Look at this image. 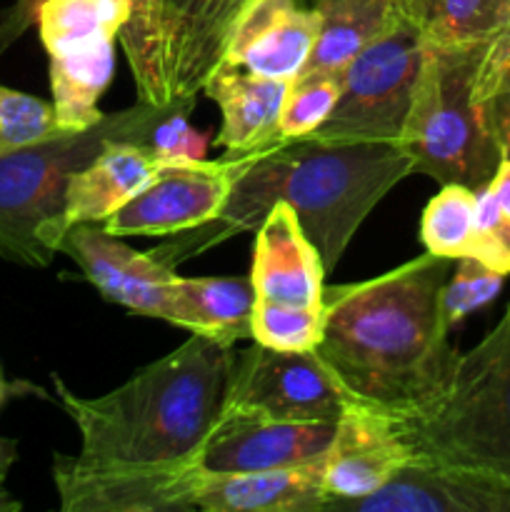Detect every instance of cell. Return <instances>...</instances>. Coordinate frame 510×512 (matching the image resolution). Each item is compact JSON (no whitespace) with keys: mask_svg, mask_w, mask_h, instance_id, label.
<instances>
[{"mask_svg":"<svg viewBox=\"0 0 510 512\" xmlns=\"http://www.w3.org/2000/svg\"><path fill=\"white\" fill-rule=\"evenodd\" d=\"M15 460H18V443L0 435V483H5V475L10 473Z\"/></svg>","mask_w":510,"mask_h":512,"instance_id":"cell-35","label":"cell"},{"mask_svg":"<svg viewBox=\"0 0 510 512\" xmlns=\"http://www.w3.org/2000/svg\"><path fill=\"white\" fill-rule=\"evenodd\" d=\"M425 45L420 30L403 13L388 33L350 60L340 75L343 88L333 113L308 138L400 143Z\"/></svg>","mask_w":510,"mask_h":512,"instance_id":"cell-8","label":"cell"},{"mask_svg":"<svg viewBox=\"0 0 510 512\" xmlns=\"http://www.w3.org/2000/svg\"><path fill=\"white\" fill-rule=\"evenodd\" d=\"M125 3L130 15L118 40L128 58L138 100L148 105L175 103L170 93L168 63H165L160 0H125Z\"/></svg>","mask_w":510,"mask_h":512,"instance_id":"cell-25","label":"cell"},{"mask_svg":"<svg viewBox=\"0 0 510 512\" xmlns=\"http://www.w3.org/2000/svg\"><path fill=\"white\" fill-rule=\"evenodd\" d=\"M250 338L263 348L305 353L318 348L323 338V308L273 303L255 298Z\"/></svg>","mask_w":510,"mask_h":512,"instance_id":"cell-27","label":"cell"},{"mask_svg":"<svg viewBox=\"0 0 510 512\" xmlns=\"http://www.w3.org/2000/svg\"><path fill=\"white\" fill-rule=\"evenodd\" d=\"M338 423L280 420L238 405H225L198 453L208 473H268L325 458Z\"/></svg>","mask_w":510,"mask_h":512,"instance_id":"cell-13","label":"cell"},{"mask_svg":"<svg viewBox=\"0 0 510 512\" xmlns=\"http://www.w3.org/2000/svg\"><path fill=\"white\" fill-rule=\"evenodd\" d=\"M413 173V158L395 140H275L245 168L208 225L175 235L153 250L168 268L258 230L275 203H288L325 273L335 270L370 210Z\"/></svg>","mask_w":510,"mask_h":512,"instance_id":"cell-1","label":"cell"},{"mask_svg":"<svg viewBox=\"0 0 510 512\" xmlns=\"http://www.w3.org/2000/svg\"><path fill=\"white\" fill-rule=\"evenodd\" d=\"M58 128L53 103L0 85V153L35 143Z\"/></svg>","mask_w":510,"mask_h":512,"instance_id":"cell-31","label":"cell"},{"mask_svg":"<svg viewBox=\"0 0 510 512\" xmlns=\"http://www.w3.org/2000/svg\"><path fill=\"white\" fill-rule=\"evenodd\" d=\"M500 38H510V23H508V28H505L503 33H500Z\"/></svg>","mask_w":510,"mask_h":512,"instance_id":"cell-40","label":"cell"},{"mask_svg":"<svg viewBox=\"0 0 510 512\" xmlns=\"http://www.w3.org/2000/svg\"><path fill=\"white\" fill-rule=\"evenodd\" d=\"M315 35L318 15L303 0H248L230 25L218 68L295 80L308 65Z\"/></svg>","mask_w":510,"mask_h":512,"instance_id":"cell-14","label":"cell"},{"mask_svg":"<svg viewBox=\"0 0 510 512\" xmlns=\"http://www.w3.org/2000/svg\"><path fill=\"white\" fill-rule=\"evenodd\" d=\"M455 263L453 278L443 288V313L450 328L495 300L505 278L478 258H460Z\"/></svg>","mask_w":510,"mask_h":512,"instance_id":"cell-32","label":"cell"},{"mask_svg":"<svg viewBox=\"0 0 510 512\" xmlns=\"http://www.w3.org/2000/svg\"><path fill=\"white\" fill-rule=\"evenodd\" d=\"M125 0H43L40 40L50 60V103L60 130L98 123L100 98L113 80L115 40L128 23Z\"/></svg>","mask_w":510,"mask_h":512,"instance_id":"cell-7","label":"cell"},{"mask_svg":"<svg viewBox=\"0 0 510 512\" xmlns=\"http://www.w3.org/2000/svg\"><path fill=\"white\" fill-rule=\"evenodd\" d=\"M288 88L290 80L263 78L245 70H213L203 93L223 113L215 143L225 150V158L248 155L280 140L278 123Z\"/></svg>","mask_w":510,"mask_h":512,"instance_id":"cell-21","label":"cell"},{"mask_svg":"<svg viewBox=\"0 0 510 512\" xmlns=\"http://www.w3.org/2000/svg\"><path fill=\"white\" fill-rule=\"evenodd\" d=\"M450 263L423 253L378 278L323 290L315 353L350 398L398 413L443 388L458 358L443 313Z\"/></svg>","mask_w":510,"mask_h":512,"instance_id":"cell-2","label":"cell"},{"mask_svg":"<svg viewBox=\"0 0 510 512\" xmlns=\"http://www.w3.org/2000/svg\"><path fill=\"white\" fill-rule=\"evenodd\" d=\"M233 363L230 345L190 333L100 398H80L53 375L58 400L80 430L78 458L93 465L195 463L228 405Z\"/></svg>","mask_w":510,"mask_h":512,"instance_id":"cell-3","label":"cell"},{"mask_svg":"<svg viewBox=\"0 0 510 512\" xmlns=\"http://www.w3.org/2000/svg\"><path fill=\"white\" fill-rule=\"evenodd\" d=\"M478 228V190L468 185H440V193L425 205L420 220V240L438 258H473Z\"/></svg>","mask_w":510,"mask_h":512,"instance_id":"cell-26","label":"cell"},{"mask_svg":"<svg viewBox=\"0 0 510 512\" xmlns=\"http://www.w3.org/2000/svg\"><path fill=\"white\" fill-rule=\"evenodd\" d=\"M333 512H510V478L448 463H408Z\"/></svg>","mask_w":510,"mask_h":512,"instance_id":"cell-15","label":"cell"},{"mask_svg":"<svg viewBox=\"0 0 510 512\" xmlns=\"http://www.w3.org/2000/svg\"><path fill=\"white\" fill-rule=\"evenodd\" d=\"M350 403L353 398L315 350L288 353L255 343L253 348L235 353L228 405L258 410L280 420L338 423Z\"/></svg>","mask_w":510,"mask_h":512,"instance_id":"cell-10","label":"cell"},{"mask_svg":"<svg viewBox=\"0 0 510 512\" xmlns=\"http://www.w3.org/2000/svg\"><path fill=\"white\" fill-rule=\"evenodd\" d=\"M175 293L185 313V330L208 335L233 348L250 338L255 290L248 278H180Z\"/></svg>","mask_w":510,"mask_h":512,"instance_id":"cell-23","label":"cell"},{"mask_svg":"<svg viewBox=\"0 0 510 512\" xmlns=\"http://www.w3.org/2000/svg\"><path fill=\"white\" fill-rule=\"evenodd\" d=\"M58 253L75 260L105 300L130 313L185 328V313L175 293V270L150 253L128 248L98 223H75L60 235Z\"/></svg>","mask_w":510,"mask_h":512,"instance_id":"cell-12","label":"cell"},{"mask_svg":"<svg viewBox=\"0 0 510 512\" xmlns=\"http://www.w3.org/2000/svg\"><path fill=\"white\" fill-rule=\"evenodd\" d=\"M473 258L500 275H510V158H505L490 183L478 190Z\"/></svg>","mask_w":510,"mask_h":512,"instance_id":"cell-28","label":"cell"},{"mask_svg":"<svg viewBox=\"0 0 510 512\" xmlns=\"http://www.w3.org/2000/svg\"><path fill=\"white\" fill-rule=\"evenodd\" d=\"M245 3H248V0H235V8H238V13H240V8H243Z\"/></svg>","mask_w":510,"mask_h":512,"instance_id":"cell-39","label":"cell"},{"mask_svg":"<svg viewBox=\"0 0 510 512\" xmlns=\"http://www.w3.org/2000/svg\"><path fill=\"white\" fill-rule=\"evenodd\" d=\"M500 3H503V13H505V28H508V23H510V0H500ZM503 28V30H505ZM500 35V33H498Z\"/></svg>","mask_w":510,"mask_h":512,"instance_id":"cell-38","label":"cell"},{"mask_svg":"<svg viewBox=\"0 0 510 512\" xmlns=\"http://www.w3.org/2000/svg\"><path fill=\"white\" fill-rule=\"evenodd\" d=\"M490 43V40H488ZM488 43L425 45L413 103L400 145L413 158V173L440 185L480 190L498 173L503 155L480 113L475 78Z\"/></svg>","mask_w":510,"mask_h":512,"instance_id":"cell-6","label":"cell"},{"mask_svg":"<svg viewBox=\"0 0 510 512\" xmlns=\"http://www.w3.org/2000/svg\"><path fill=\"white\" fill-rule=\"evenodd\" d=\"M20 390H33V388L23 383H5L3 373H0V405H3L10 395H20Z\"/></svg>","mask_w":510,"mask_h":512,"instance_id":"cell-36","label":"cell"},{"mask_svg":"<svg viewBox=\"0 0 510 512\" xmlns=\"http://www.w3.org/2000/svg\"><path fill=\"white\" fill-rule=\"evenodd\" d=\"M163 168L165 163L148 145L130 143V140L110 143L93 163L70 178L63 218L55 235V253H58L60 235L70 225L103 223L133 195H138Z\"/></svg>","mask_w":510,"mask_h":512,"instance_id":"cell-20","label":"cell"},{"mask_svg":"<svg viewBox=\"0 0 510 512\" xmlns=\"http://www.w3.org/2000/svg\"><path fill=\"white\" fill-rule=\"evenodd\" d=\"M408 463V450L385 410L353 400L340 415L325 453V490L330 498L325 512L375 493Z\"/></svg>","mask_w":510,"mask_h":512,"instance_id":"cell-16","label":"cell"},{"mask_svg":"<svg viewBox=\"0 0 510 512\" xmlns=\"http://www.w3.org/2000/svg\"><path fill=\"white\" fill-rule=\"evenodd\" d=\"M235 0H160L165 63L173 100H198L223 58Z\"/></svg>","mask_w":510,"mask_h":512,"instance_id":"cell-18","label":"cell"},{"mask_svg":"<svg viewBox=\"0 0 510 512\" xmlns=\"http://www.w3.org/2000/svg\"><path fill=\"white\" fill-rule=\"evenodd\" d=\"M203 468L185 465H93L55 455L53 483L65 512L195 510Z\"/></svg>","mask_w":510,"mask_h":512,"instance_id":"cell-11","label":"cell"},{"mask_svg":"<svg viewBox=\"0 0 510 512\" xmlns=\"http://www.w3.org/2000/svg\"><path fill=\"white\" fill-rule=\"evenodd\" d=\"M325 265L288 203H275L255 230L250 283L255 298L323 308Z\"/></svg>","mask_w":510,"mask_h":512,"instance_id":"cell-17","label":"cell"},{"mask_svg":"<svg viewBox=\"0 0 510 512\" xmlns=\"http://www.w3.org/2000/svg\"><path fill=\"white\" fill-rule=\"evenodd\" d=\"M265 148L248 155L223 160H193L165 165L138 195L128 200L110 218L98 223L115 238L125 235L185 233L208 225L223 213L240 175Z\"/></svg>","mask_w":510,"mask_h":512,"instance_id":"cell-9","label":"cell"},{"mask_svg":"<svg viewBox=\"0 0 510 512\" xmlns=\"http://www.w3.org/2000/svg\"><path fill=\"white\" fill-rule=\"evenodd\" d=\"M313 10L318 35L300 75H343L355 55L403 18L400 0H315Z\"/></svg>","mask_w":510,"mask_h":512,"instance_id":"cell-22","label":"cell"},{"mask_svg":"<svg viewBox=\"0 0 510 512\" xmlns=\"http://www.w3.org/2000/svg\"><path fill=\"white\" fill-rule=\"evenodd\" d=\"M400 8L430 45H478L503 33L500 0H400Z\"/></svg>","mask_w":510,"mask_h":512,"instance_id":"cell-24","label":"cell"},{"mask_svg":"<svg viewBox=\"0 0 510 512\" xmlns=\"http://www.w3.org/2000/svg\"><path fill=\"white\" fill-rule=\"evenodd\" d=\"M385 415L410 463H448L510 478V305L500 323L455 358L435 395Z\"/></svg>","mask_w":510,"mask_h":512,"instance_id":"cell-5","label":"cell"},{"mask_svg":"<svg viewBox=\"0 0 510 512\" xmlns=\"http://www.w3.org/2000/svg\"><path fill=\"white\" fill-rule=\"evenodd\" d=\"M193 108L195 105H183V108L165 115V118L155 125L153 135H150L148 148L153 150L165 165L205 160L208 135L200 133V130H195L193 125L188 123V115Z\"/></svg>","mask_w":510,"mask_h":512,"instance_id":"cell-33","label":"cell"},{"mask_svg":"<svg viewBox=\"0 0 510 512\" xmlns=\"http://www.w3.org/2000/svg\"><path fill=\"white\" fill-rule=\"evenodd\" d=\"M340 75H300L290 80L283 110H280V138L295 140L313 135L333 113L340 98Z\"/></svg>","mask_w":510,"mask_h":512,"instance_id":"cell-30","label":"cell"},{"mask_svg":"<svg viewBox=\"0 0 510 512\" xmlns=\"http://www.w3.org/2000/svg\"><path fill=\"white\" fill-rule=\"evenodd\" d=\"M18 510H23V505L8 493L5 483H0V512H18Z\"/></svg>","mask_w":510,"mask_h":512,"instance_id":"cell-37","label":"cell"},{"mask_svg":"<svg viewBox=\"0 0 510 512\" xmlns=\"http://www.w3.org/2000/svg\"><path fill=\"white\" fill-rule=\"evenodd\" d=\"M325 458L268 473L203 470L195 510L203 512H325Z\"/></svg>","mask_w":510,"mask_h":512,"instance_id":"cell-19","label":"cell"},{"mask_svg":"<svg viewBox=\"0 0 510 512\" xmlns=\"http://www.w3.org/2000/svg\"><path fill=\"white\" fill-rule=\"evenodd\" d=\"M43 0H15L3 15H0V55L30 28L35 25V15H38V5Z\"/></svg>","mask_w":510,"mask_h":512,"instance_id":"cell-34","label":"cell"},{"mask_svg":"<svg viewBox=\"0 0 510 512\" xmlns=\"http://www.w3.org/2000/svg\"><path fill=\"white\" fill-rule=\"evenodd\" d=\"M475 95L500 155L510 158V38L495 35L488 43L475 78Z\"/></svg>","mask_w":510,"mask_h":512,"instance_id":"cell-29","label":"cell"},{"mask_svg":"<svg viewBox=\"0 0 510 512\" xmlns=\"http://www.w3.org/2000/svg\"><path fill=\"white\" fill-rule=\"evenodd\" d=\"M183 105H195V98L170 105L138 100L133 108L103 115L83 130H55L48 138L0 153V258L45 268L55 255L70 178L110 143L150 145L155 125Z\"/></svg>","mask_w":510,"mask_h":512,"instance_id":"cell-4","label":"cell"}]
</instances>
